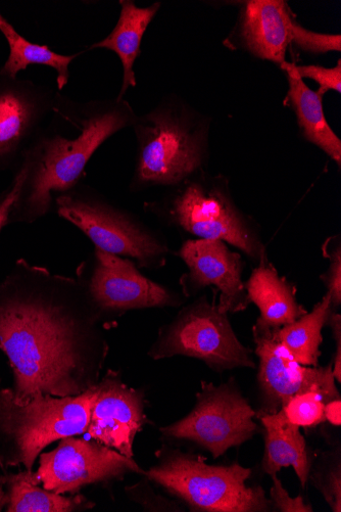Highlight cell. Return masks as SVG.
Here are the masks:
<instances>
[{"label": "cell", "instance_id": "obj_1", "mask_svg": "<svg viewBox=\"0 0 341 512\" xmlns=\"http://www.w3.org/2000/svg\"><path fill=\"white\" fill-rule=\"evenodd\" d=\"M103 329L78 273L19 259L0 283V349L19 401L78 396L96 386L110 349Z\"/></svg>", "mask_w": 341, "mask_h": 512}, {"label": "cell", "instance_id": "obj_2", "mask_svg": "<svg viewBox=\"0 0 341 512\" xmlns=\"http://www.w3.org/2000/svg\"><path fill=\"white\" fill-rule=\"evenodd\" d=\"M136 117L124 101L91 110L80 120L74 138L44 135L25 150L28 173L9 224L32 223L51 211L54 200L71 192L93 154L108 138L134 124Z\"/></svg>", "mask_w": 341, "mask_h": 512}, {"label": "cell", "instance_id": "obj_3", "mask_svg": "<svg viewBox=\"0 0 341 512\" xmlns=\"http://www.w3.org/2000/svg\"><path fill=\"white\" fill-rule=\"evenodd\" d=\"M138 152L135 189L179 186L204 172L209 160V124L204 117L163 105L135 120Z\"/></svg>", "mask_w": 341, "mask_h": 512}, {"label": "cell", "instance_id": "obj_4", "mask_svg": "<svg viewBox=\"0 0 341 512\" xmlns=\"http://www.w3.org/2000/svg\"><path fill=\"white\" fill-rule=\"evenodd\" d=\"M158 463L145 477L198 512H272L261 486L250 487L252 470L238 462L211 465L192 452L164 444L156 453Z\"/></svg>", "mask_w": 341, "mask_h": 512}, {"label": "cell", "instance_id": "obj_5", "mask_svg": "<svg viewBox=\"0 0 341 512\" xmlns=\"http://www.w3.org/2000/svg\"><path fill=\"white\" fill-rule=\"evenodd\" d=\"M94 394L95 386L78 396L19 401L12 389L0 388V468L31 472L47 446L85 434Z\"/></svg>", "mask_w": 341, "mask_h": 512}, {"label": "cell", "instance_id": "obj_6", "mask_svg": "<svg viewBox=\"0 0 341 512\" xmlns=\"http://www.w3.org/2000/svg\"><path fill=\"white\" fill-rule=\"evenodd\" d=\"M177 188L157 208L172 226L199 239L229 244L257 265L269 260L258 224L238 208L226 177L204 172Z\"/></svg>", "mask_w": 341, "mask_h": 512}, {"label": "cell", "instance_id": "obj_7", "mask_svg": "<svg viewBox=\"0 0 341 512\" xmlns=\"http://www.w3.org/2000/svg\"><path fill=\"white\" fill-rule=\"evenodd\" d=\"M148 355L154 360L190 357L216 372L256 367L252 351L239 341L228 313L207 296L182 307L163 325Z\"/></svg>", "mask_w": 341, "mask_h": 512}, {"label": "cell", "instance_id": "obj_8", "mask_svg": "<svg viewBox=\"0 0 341 512\" xmlns=\"http://www.w3.org/2000/svg\"><path fill=\"white\" fill-rule=\"evenodd\" d=\"M60 217L78 227L95 249L133 259L145 269L166 265V239L136 216L99 197L69 192L55 199Z\"/></svg>", "mask_w": 341, "mask_h": 512}, {"label": "cell", "instance_id": "obj_9", "mask_svg": "<svg viewBox=\"0 0 341 512\" xmlns=\"http://www.w3.org/2000/svg\"><path fill=\"white\" fill-rule=\"evenodd\" d=\"M255 417L256 411L234 379L219 386L202 382L190 413L160 432L167 440L196 443L218 458L259 433Z\"/></svg>", "mask_w": 341, "mask_h": 512}, {"label": "cell", "instance_id": "obj_10", "mask_svg": "<svg viewBox=\"0 0 341 512\" xmlns=\"http://www.w3.org/2000/svg\"><path fill=\"white\" fill-rule=\"evenodd\" d=\"M78 274L105 329L129 311L176 308L186 301L182 294L144 276L130 259L99 249L94 251L91 272L86 274L81 264Z\"/></svg>", "mask_w": 341, "mask_h": 512}, {"label": "cell", "instance_id": "obj_11", "mask_svg": "<svg viewBox=\"0 0 341 512\" xmlns=\"http://www.w3.org/2000/svg\"><path fill=\"white\" fill-rule=\"evenodd\" d=\"M128 474L145 475L133 458L92 439L69 436L59 446L39 455L35 482L58 494H78L83 488L124 480Z\"/></svg>", "mask_w": 341, "mask_h": 512}, {"label": "cell", "instance_id": "obj_12", "mask_svg": "<svg viewBox=\"0 0 341 512\" xmlns=\"http://www.w3.org/2000/svg\"><path fill=\"white\" fill-rule=\"evenodd\" d=\"M253 338L259 359L257 418L278 412L292 397L307 392L320 393L326 403L340 398L332 363L325 367L300 364L276 340L274 330L256 324Z\"/></svg>", "mask_w": 341, "mask_h": 512}, {"label": "cell", "instance_id": "obj_13", "mask_svg": "<svg viewBox=\"0 0 341 512\" xmlns=\"http://www.w3.org/2000/svg\"><path fill=\"white\" fill-rule=\"evenodd\" d=\"M177 255L187 267L179 281L181 294L186 299L196 297L206 288L215 287L220 292L219 306L226 313L245 311L250 306L246 285L242 281L245 262L226 243L189 240Z\"/></svg>", "mask_w": 341, "mask_h": 512}, {"label": "cell", "instance_id": "obj_14", "mask_svg": "<svg viewBox=\"0 0 341 512\" xmlns=\"http://www.w3.org/2000/svg\"><path fill=\"white\" fill-rule=\"evenodd\" d=\"M143 391L127 386L121 372L109 369L95 386L86 435L133 458L138 433L151 422L145 414Z\"/></svg>", "mask_w": 341, "mask_h": 512}, {"label": "cell", "instance_id": "obj_15", "mask_svg": "<svg viewBox=\"0 0 341 512\" xmlns=\"http://www.w3.org/2000/svg\"><path fill=\"white\" fill-rule=\"evenodd\" d=\"M298 25L282 0H250L241 11L238 37L249 53L281 67Z\"/></svg>", "mask_w": 341, "mask_h": 512}, {"label": "cell", "instance_id": "obj_16", "mask_svg": "<svg viewBox=\"0 0 341 512\" xmlns=\"http://www.w3.org/2000/svg\"><path fill=\"white\" fill-rule=\"evenodd\" d=\"M43 99L34 84L0 77V170L25 152L41 118Z\"/></svg>", "mask_w": 341, "mask_h": 512}, {"label": "cell", "instance_id": "obj_17", "mask_svg": "<svg viewBox=\"0 0 341 512\" xmlns=\"http://www.w3.org/2000/svg\"><path fill=\"white\" fill-rule=\"evenodd\" d=\"M245 285L251 304L260 310L255 323L260 328L279 330L308 312L298 303L296 288L280 276L270 260L259 264Z\"/></svg>", "mask_w": 341, "mask_h": 512}, {"label": "cell", "instance_id": "obj_18", "mask_svg": "<svg viewBox=\"0 0 341 512\" xmlns=\"http://www.w3.org/2000/svg\"><path fill=\"white\" fill-rule=\"evenodd\" d=\"M258 420L264 427L265 436L263 472L271 477L283 468L292 467L302 487L306 488L314 458L301 428L289 423L281 409Z\"/></svg>", "mask_w": 341, "mask_h": 512}, {"label": "cell", "instance_id": "obj_19", "mask_svg": "<svg viewBox=\"0 0 341 512\" xmlns=\"http://www.w3.org/2000/svg\"><path fill=\"white\" fill-rule=\"evenodd\" d=\"M118 24L104 40L91 46L93 49H106L116 53L123 66V83L117 101H122L126 91L136 86L134 63L140 56L143 35L158 14L161 4L149 8H138L134 2L123 0Z\"/></svg>", "mask_w": 341, "mask_h": 512}, {"label": "cell", "instance_id": "obj_20", "mask_svg": "<svg viewBox=\"0 0 341 512\" xmlns=\"http://www.w3.org/2000/svg\"><path fill=\"white\" fill-rule=\"evenodd\" d=\"M287 77L289 89L287 102L294 109L305 139L341 167V142L331 129L323 111L321 96L289 69L281 68Z\"/></svg>", "mask_w": 341, "mask_h": 512}, {"label": "cell", "instance_id": "obj_21", "mask_svg": "<svg viewBox=\"0 0 341 512\" xmlns=\"http://www.w3.org/2000/svg\"><path fill=\"white\" fill-rule=\"evenodd\" d=\"M0 482L7 493L8 512H80L94 508L95 502L82 494L70 496L45 490L33 478V471L5 472Z\"/></svg>", "mask_w": 341, "mask_h": 512}, {"label": "cell", "instance_id": "obj_22", "mask_svg": "<svg viewBox=\"0 0 341 512\" xmlns=\"http://www.w3.org/2000/svg\"><path fill=\"white\" fill-rule=\"evenodd\" d=\"M333 312L335 311L330 297L326 294L311 312L279 330H274V337L300 364L317 367L322 354V331Z\"/></svg>", "mask_w": 341, "mask_h": 512}, {"label": "cell", "instance_id": "obj_23", "mask_svg": "<svg viewBox=\"0 0 341 512\" xmlns=\"http://www.w3.org/2000/svg\"><path fill=\"white\" fill-rule=\"evenodd\" d=\"M0 32L6 37L10 46V56L0 70V77L17 79V75L30 65L52 67L58 73L57 83L62 90L68 83L70 64L79 56L59 55L47 45L32 43L20 35L14 26L0 14Z\"/></svg>", "mask_w": 341, "mask_h": 512}, {"label": "cell", "instance_id": "obj_24", "mask_svg": "<svg viewBox=\"0 0 341 512\" xmlns=\"http://www.w3.org/2000/svg\"><path fill=\"white\" fill-rule=\"evenodd\" d=\"M308 482L322 494L332 511H341V461L338 451L323 452L313 460Z\"/></svg>", "mask_w": 341, "mask_h": 512}, {"label": "cell", "instance_id": "obj_25", "mask_svg": "<svg viewBox=\"0 0 341 512\" xmlns=\"http://www.w3.org/2000/svg\"><path fill=\"white\" fill-rule=\"evenodd\" d=\"M326 401L318 392H307L292 397L282 408L286 420L300 428H314L326 422Z\"/></svg>", "mask_w": 341, "mask_h": 512}, {"label": "cell", "instance_id": "obj_26", "mask_svg": "<svg viewBox=\"0 0 341 512\" xmlns=\"http://www.w3.org/2000/svg\"><path fill=\"white\" fill-rule=\"evenodd\" d=\"M323 255L329 260L328 269L320 276L330 297L333 310L341 306V243L340 237L334 236L325 241L322 247Z\"/></svg>", "mask_w": 341, "mask_h": 512}, {"label": "cell", "instance_id": "obj_27", "mask_svg": "<svg viewBox=\"0 0 341 512\" xmlns=\"http://www.w3.org/2000/svg\"><path fill=\"white\" fill-rule=\"evenodd\" d=\"M282 67L289 69L302 80L312 79L320 85L318 91L319 96L323 97L329 90L341 92V61L338 60L337 65L333 68H325L322 66L308 65L298 66L295 64L285 63Z\"/></svg>", "mask_w": 341, "mask_h": 512}, {"label": "cell", "instance_id": "obj_28", "mask_svg": "<svg viewBox=\"0 0 341 512\" xmlns=\"http://www.w3.org/2000/svg\"><path fill=\"white\" fill-rule=\"evenodd\" d=\"M125 491L130 500L141 505L146 511H184L180 504L157 494L145 476L134 486L127 487Z\"/></svg>", "mask_w": 341, "mask_h": 512}, {"label": "cell", "instance_id": "obj_29", "mask_svg": "<svg viewBox=\"0 0 341 512\" xmlns=\"http://www.w3.org/2000/svg\"><path fill=\"white\" fill-rule=\"evenodd\" d=\"M294 44H296L299 49L310 54L340 53L341 36L339 34L316 33L299 24L296 29Z\"/></svg>", "mask_w": 341, "mask_h": 512}, {"label": "cell", "instance_id": "obj_30", "mask_svg": "<svg viewBox=\"0 0 341 512\" xmlns=\"http://www.w3.org/2000/svg\"><path fill=\"white\" fill-rule=\"evenodd\" d=\"M273 486L270 491V502L274 511L280 512H313L314 508L311 504L306 503L304 497L299 495L291 498L284 489L277 475L271 476Z\"/></svg>", "mask_w": 341, "mask_h": 512}, {"label": "cell", "instance_id": "obj_31", "mask_svg": "<svg viewBox=\"0 0 341 512\" xmlns=\"http://www.w3.org/2000/svg\"><path fill=\"white\" fill-rule=\"evenodd\" d=\"M27 173L28 166L25 161H22V165L15 175L11 188L2 196V200H0V231H2L5 226L9 225L11 212L21 194Z\"/></svg>", "mask_w": 341, "mask_h": 512}, {"label": "cell", "instance_id": "obj_32", "mask_svg": "<svg viewBox=\"0 0 341 512\" xmlns=\"http://www.w3.org/2000/svg\"><path fill=\"white\" fill-rule=\"evenodd\" d=\"M326 327H329L332 332L333 340L335 342V353L332 362V372L334 379L341 382V316L333 312L327 322Z\"/></svg>", "mask_w": 341, "mask_h": 512}, {"label": "cell", "instance_id": "obj_33", "mask_svg": "<svg viewBox=\"0 0 341 512\" xmlns=\"http://www.w3.org/2000/svg\"><path fill=\"white\" fill-rule=\"evenodd\" d=\"M325 421L335 427L341 425V400L340 398L331 400L324 407Z\"/></svg>", "mask_w": 341, "mask_h": 512}, {"label": "cell", "instance_id": "obj_34", "mask_svg": "<svg viewBox=\"0 0 341 512\" xmlns=\"http://www.w3.org/2000/svg\"><path fill=\"white\" fill-rule=\"evenodd\" d=\"M7 505V493L5 490V486L2 482H0V511H3Z\"/></svg>", "mask_w": 341, "mask_h": 512}, {"label": "cell", "instance_id": "obj_35", "mask_svg": "<svg viewBox=\"0 0 341 512\" xmlns=\"http://www.w3.org/2000/svg\"><path fill=\"white\" fill-rule=\"evenodd\" d=\"M0 200H2V196H0Z\"/></svg>", "mask_w": 341, "mask_h": 512}]
</instances>
